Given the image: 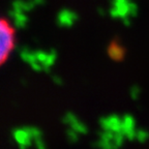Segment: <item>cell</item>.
Returning a JSON list of instances; mask_svg holds the SVG:
<instances>
[{
    "label": "cell",
    "instance_id": "6da1fadb",
    "mask_svg": "<svg viewBox=\"0 0 149 149\" xmlns=\"http://www.w3.org/2000/svg\"><path fill=\"white\" fill-rule=\"evenodd\" d=\"M16 44L14 28L7 20L0 17V65L9 57Z\"/></svg>",
    "mask_w": 149,
    "mask_h": 149
},
{
    "label": "cell",
    "instance_id": "7a4b0ae2",
    "mask_svg": "<svg viewBox=\"0 0 149 149\" xmlns=\"http://www.w3.org/2000/svg\"><path fill=\"white\" fill-rule=\"evenodd\" d=\"M10 137L18 145L19 149H28L33 144V138L28 125L13 128L10 132Z\"/></svg>",
    "mask_w": 149,
    "mask_h": 149
},
{
    "label": "cell",
    "instance_id": "3957f363",
    "mask_svg": "<svg viewBox=\"0 0 149 149\" xmlns=\"http://www.w3.org/2000/svg\"><path fill=\"white\" fill-rule=\"evenodd\" d=\"M62 122H63V124L68 125L70 128L76 130L80 135H81V134H86V132H87L86 125H85L81 120H79V118H78L74 113H72V112H68V113H65V114L63 115Z\"/></svg>",
    "mask_w": 149,
    "mask_h": 149
},
{
    "label": "cell",
    "instance_id": "277c9868",
    "mask_svg": "<svg viewBox=\"0 0 149 149\" xmlns=\"http://www.w3.org/2000/svg\"><path fill=\"white\" fill-rule=\"evenodd\" d=\"M109 55L111 56L112 59L120 60L124 55V50H123V48L118 44V42H113V44L110 45Z\"/></svg>",
    "mask_w": 149,
    "mask_h": 149
},
{
    "label": "cell",
    "instance_id": "5b68a950",
    "mask_svg": "<svg viewBox=\"0 0 149 149\" xmlns=\"http://www.w3.org/2000/svg\"><path fill=\"white\" fill-rule=\"evenodd\" d=\"M66 138H68V142L70 143H74V142H77L78 141V138H79V133H77L76 130H72V128L68 127V130H66Z\"/></svg>",
    "mask_w": 149,
    "mask_h": 149
},
{
    "label": "cell",
    "instance_id": "8992f818",
    "mask_svg": "<svg viewBox=\"0 0 149 149\" xmlns=\"http://www.w3.org/2000/svg\"><path fill=\"white\" fill-rule=\"evenodd\" d=\"M33 145H34L35 149H47L46 142H45V140L42 137L35 139L34 141H33Z\"/></svg>",
    "mask_w": 149,
    "mask_h": 149
}]
</instances>
